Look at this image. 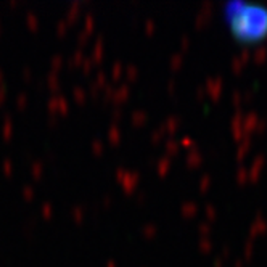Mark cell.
Returning <instances> with one entry per match:
<instances>
[{"mask_svg": "<svg viewBox=\"0 0 267 267\" xmlns=\"http://www.w3.org/2000/svg\"><path fill=\"white\" fill-rule=\"evenodd\" d=\"M232 28L236 31L241 39H253V37L261 36L267 29V17L265 13H253V10H243L238 13H233L230 18Z\"/></svg>", "mask_w": 267, "mask_h": 267, "instance_id": "1", "label": "cell"}]
</instances>
